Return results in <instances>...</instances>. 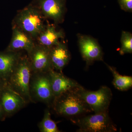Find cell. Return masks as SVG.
Masks as SVG:
<instances>
[{
	"label": "cell",
	"mask_w": 132,
	"mask_h": 132,
	"mask_svg": "<svg viewBox=\"0 0 132 132\" xmlns=\"http://www.w3.org/2000/svg\"><path fill=\"white\" fill-rule=\"evenodd\" d=\"M22 55L21 52H0V78L7 82Z\"/></svg>",
	"instance_id": "cell-14"
},
{
	"label": "cell",
	"mask_w": 132,
	"mask_h": 132,
	"mask_svg": "<svg viewBox=\"0 0 132 132\" xmlns=\"http://www.w3.org/2000/svg\"><path fill=\"white\" fill-rule=\"evenodd\" d=\"M50 48L36 43L31 52L27 54L32 73H47L53 69L50 59Z\"/></svg>",
	"instance_id": "cell-7"
},
{
	"label": "cell",
	"mask_w": 132,
	"mask_h": 132,
	"mask_svg": "<svg viewBox=\"0 0 132 132\" xmlns=\"http://www.w3.org/2000/svg\"><path fill=\"white\" fill-rule=\"evenodd\" d=\"M6 119L4 112L3 111L2 108L0 104V121H3L5 120Z\"/></svg>",
	"instance_id": "cell-20"
},
{
	"label": "cell",
	"mask_w": 132,
	"mask_h": 132,
	"mask_svg": "<svg viewBox=\"0 0 132 132\" xmlns=\"http://www.w3.org/2000/svg\"><path fill=\"white\" fill-rule=\"evenodd\" d=\"M78 89L68 91L54 98L51 107L55 113L60 116L71 118L92 112L77 93Z\"/></svg>",
	"instance_id": "cell-2"
},
{
	"label": "cell",
	"mask_w": 132,
	"mask_h": 132,
	"mask_svg": "<svg viewBox=\"0 0 132 132\" xmlns=\"http://www.w3.org/2000/svg\"><path fill=\"white\" fill-rule=\"evenodd\" d=\"M66 0H37L35 4L45 19L55 24L62 23L65 13Z\"/></svg>",
	"instance_id": "cell-9"
},
{
	"label": "cell",
	"mask_w": 132,
	"mask_h": 132,
	"mask_svg": "<svg viewBox=\"0 0 132 132\" xmlns=\"http://www.w3.org/2000/svg\"><path fill=\"white\" fill-rule=\"evenodd\" d=\"M72 121L79 127L80 132H112L117 130L107 111L95 113Z\"/></svg>",
	"instance_id": "cell-5"
},
{
	"label": "cell",
	"mask_w": 132,
	"mask_h": 132,
	"mask_svg": "<svg viewBox=\"0 0 132 132\" xmlns=\"http://www.w3.org/2000/svg\"><path fill=\"white\" fill-rule=\"evenodd\" d=\"M64 36L63 30L57 31L55 26L48 24L38 36L36 42L39 45L51 48L57 45L60 42L59 39H63Z\"/></svg>",
	"instance_id": "cell-15"
},
{
	"label": "cell",
	"mask_w": 132,
	"mask_h": 132,
	"mask_svg": "<svg viewBox=\"0 0 132 132\" xmlns=\"http://www.w3.org/2000/svg\"><path fill=\"white\" fill-rule=\"evenodd\" d=\"M48 74L54 98L68 91L76 90L82 87L75 81L54 69L50 70Z\"/></svg>",
	"instance_id": "cell-11"
},
{
	"label": "cell",
	"mask_w": 132,
	"mask_h": 132,
	"mask_svg": "<svg viewBox=\"0 0 132 132\" xmlns=\"http://www.w3.org/2000/svg\"><path fill=\"white\" fill-rule=\"evenodd\" d=\"M32 73L27 55H22L6 82L7 86L22 97L27 104L31 102L29 87Z\"/></svg>",
	"instance_id": "cell-3"
},
{
	"label": "cell",
	"mask_w": 132,
	"mask_h": 132,
	"mask_svg": "<svg viewBox=\"0 0 132 132\" xmlns=\"http://www.w3.org/2000/svg\"><path fill=\"white\" fill-rule=\"evenodd\" d=\"M76 92L95 113L107 111L112 96L108 87L102 86L95 91H88L82 87Z\"/></svg>",
	"instance_id": "cell-6"
},
{
	"label": "cell",
	"mask_w": 132,
	"mask_h": 132,
	"mask_svg": "<svg viewBox=\"0 0 132 132\" xmlns=\"http://www.w3.org/2000/svg\"><path fill=\"white\" fill-rule=\"evenodd\" d=\"M36 44V40L31 36L18 28L12 26V38L5 50L11 52L24 50L28 54Z\"/></svg>",
	"instance_id": "cell-12"
},
{
	"label": "cell",
	"mask_w": 132,
	"mask_h": 132,
	"mask_svg": "<svg viewBox=\"0 0 132 132\" xmlns=\"http://www.w3.org/2000/svg\"><path fill=\"white\" fill-rule=\"evenodd\" d=\"M121 47L119 50L121 55L132 53V35L131 33L123 31L121 38Z\"/></svg>",
	"instance_id": "cell-18"
},
{
	"label": "cell",
	"mask_w": 132,
	"mask_h": 132,
	"mask_svg": "<svg viewBox=\"0 0 132 132\" xmlns=\"http://www.w3.org/2000/svg\"><path fill=\"white\" fill-rule=\"evenodd\" d=\"M41 132H59L57 125L51 118V113L48 109H46L42 120L38 124Z\"/></svg>",
	"instance_id": "cell-17"
},
{
	"label": "cell",
	"mask_w": 132,
	"mask_h": 132,
	"mask_svg": "<svg viewBox=\"0 0 132 132\" xmlns=\"http://www.w3.org/2000/svg\"><path fill=\"white\" fill-rule=\"evenodd\" d=\"M121 8L126 12H132V0H118Z\"/></svg>",
	"instance_id": "cell-19"
},
{
	"label": "cell",
	"mask_w": 132,
	"mask_h": 132,
	"mask_svg": "<svg viewBox=\"0 0 132 132\" xmlns=\"http://www.w3.org/2000/svg\"><path fill=\"white\" fill-rule=\"evenodd\" d=\"M78 43L81 56L87 65L103 60V53L95 39L88 36L79 35Z\"/></svg>",
	"instance_id": "cell-10"
},
{
	"label": "cell",
	"mask_w": 132,
	"mask_h": 132,
	"mask_svg": "<svg viewBox=\"0 0 132 132\" xmlns=\"http://www.w3.org/2000/svg\"><path fill=\"white\" fill-rule=\"evenodd\" d=\"M6 84L7 82L6 81L0 78V91L2 90Z\"/></svg>",
	"instance_id": "cell-21"
},
{
	"label": "cell",
	"mask_w": 132,
	"mask_h": 132,
	"mask_svg": "<svg viewBox=\"0 0 132 132\" xmlns=\"http://www.w3.org/2000/svg\"><path fill=\"white\" fill-rule=\"evenodd\" d=\"M31 102H40L52 106L54 99L48 72L32 73L29 87Z\"/></svg>",
	"instance_id": "cell-4"
},
{
	"label": "cell",
	"mask_w": 132,
	"mask_h": 132,
	"mask_svg": "<svg viewBox=\"0 0 132 132\" xmlns=\"http://www.w3.org/2000/svg\"><path fill=\"white\" fill-rule=\"evenodd\" d=\"M27 104L22 97L7 84L0 91V104L6 118L13 115Z\"/></svg>",
	"instance_id": "cell-8"
},
{
	"label": "cell",
	"mask_w": 132,
	"mask_h": 132,
	"mask_svg": "<svg viewBox=\"0 0 132 132\" xmlns=\"http://www.w3.org/2000/svg\"><path fill=\"white\" fill-rule=\"evenodd\" d=\"M45 17L35 4H31L17 13L12 26L18 28L31 36L36 40L46 28Z\"/></svg>",
	"instance_id": "cell-1"
},
{
	"label": "cell",
	"mask_w": 132,
	"mask_h": 132,
	"mask_svg": "<svg viewBox=\"0 0 132 132\" xmlns=\"http://www.w3.org/2000/svg\"><path fill=\"white\" fill-rule=\"evenodd\" d=\"M106 65L113 75V84L116 89L121 91H126L132 87L131 76L121 75L116 71L115 68L107 64Z\"/></svg>",
	"instance_id": "cell-16"
},
{
	"label": "cell",
	"mask_w": 132,
	"mask_h": 132,
	"mask_svg": "<svg viewBox=\"0 0 132 132\" xmlns=\"http://www.w3.org/2000/svg\"><path fill=\"white\" fill-rule=\"evenodd\" d=\"M50 59L53 69L62 73L63 69L68 64L71 55L67 45L60 42L50 48Z\"/></svg>",
	"instance_id": "cell-13"
}]
</instances>
